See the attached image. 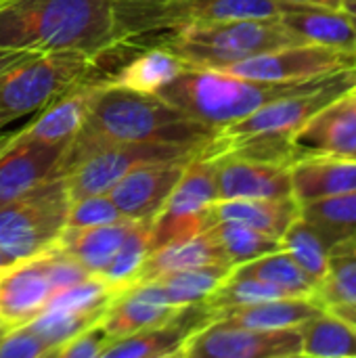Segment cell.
Listing matches in <instances>:
<instances>
[{"instance_id": "obj_16", "label": "cell", "mask_w": 356, "mask_h": 358, "mask_svg": "<svg viewBox=\"0 0 356 358\" xmlns=\"http://www.w3.org/2000/svg\"><path fill=\"white\" fill-rule=\"evenodd\" d=\"M191 159H170L136 166L124 178H120L107 195L113 199L124 218L151 222L168 201Z\"/></svg>"}, {"instance_id": "obj_6", "label": "cell", "mask_w": 356, "mask_h": 358, "mask_svg": "<svg viewBox=\"0 0 356 358\" xmlns=\"http://www.w3.org/2000/svg\"><path fill=\"white\" fill-rule=\"evenodd\" d=\"M120 42L172 34L191 25L279 19V0H111Z\"/></svg>"}, {"instance_id": "obj_40", "label": "cell", "mask_w": 356, "mask_h": 358, "mask_svg": "<svg viewBox=\"0 0 356 358\" xmlns=\"http://www.w3.org/2000/svg\"><path fill=\"white\" fill-rule=\"evenodd\" d=\"M109 336L103 323H94L78 336L69 338L55 350V358H101L103 348L107 346Z\"/></svg>"}, {"instance_id": "obj_41", "label": "cell", "mask_w": 356, "mask_h": 358, "mask_svg": "<svg viewBox=\"0 0 356 358\" xmlns=\"http://www.w3.org/2000/svg\"><path fill=\"white\" fill-rule=\"evenodd\" d=\"M325 310H329L332 315L340 317L342 321H346L348 325H353L356 329V302L336 304V306H329V308H325Z\"/></svg>"}, {"instance_id": "obj_12", "label": "cell", "mask_w": 356, "mask_h": 358, "mask_svg": "<svg viewBox=\"0 0 356 358\" xmlns=\"http://www.w3.org/2000/svg\"><path fill=\"white\" fill-rule=\"evenodd\" d=\"M353 67H356V52L319 44H292L225 65L220 71L264 82H300Z\"/></svg>"}, {"instance_id": "obj_46", "label": "cell", "mask_w": 356, "mask_h": 358, "mask_svg": "<svg viewBox=\"0 0 356 358\" xmlns=\"http://www.w3.org/2000/svg\"><path fill=\"white\" fill-rule=\"evenodd\" d=\"M8 262H13V260H10V258L0 250V266H2V264H8Z\"/></svg>"}, {"instance_id": "obj_5", "label": "cell", "mask_w": 356, "mask_h": 358, "mask_svg": "<svg viewBox=\"0 0 356 358\" xmlns=\"http://www.w3.org/2000/svg\"><path fill=\"white\" fill-rule=\"evenodd\" d=\"M99 57L84 52H31L0 71V132L25 115L38 113L73 86L101 80Z\"/></svg>"}, {"instance_id": "obj_21", "label": "cell", "mask_w": 356, "mask_h": 358, "mask_svg": "<svg viewBox=\"0 0 356 358\" xmlns=\"http://www.w3.org/2000/svg\"><path fill=\"white\" fill-rule=\"evenodd\" d=\"M356 191V157L308 155L292 166V195L308 203Z\"/></svg>"}, {"instance_id": "obj_19", "label": "cell", "mask_w": 356, "mask_h": 358, "mask_svg": "<svg viewBox=\"0 0 356 358\" xmlns=\"http://www.w3.org/2000/svg\"><path fill=\"white\" fill-rule=\"evenodd\" d=\"M279 21L306 44L356 52V27L342 6L281 2Z\"/></svg>"}, {"instance_id": "obj_50", "label": "cell", "mask_w": 356, "mask_h": 358, "mask_svg": "<svg viewBox=\"0 0 356 358\" xmlns=\"http://www.w3.org/2000/svg\"><path fill=\"white\" fill-rule=\"evenodd\" d=\"M2 2H6V0H0V4H2Z\"/></svg>"}, {"instance_id": "obj_10", "label": "cell", "mask_w": 356, "mask_h": 358, "mask_svg": "<svg viewBox=\"0 0 356 358\" xmlns=\"http://www.w3.org/2000/svg\"><path fill=\"white\" fill-rule=\"evenodd\" d=\"M356 84V67L338 71L327 84L275 99L243 120L225 126L214 136L216 141H237L245 136H281L292 138L317 111L329 105Z\"/></svg>"}, {"instance_id": "obj_39", "label": "cell", "mask_w": 356, "mask_h": 358, "mask_svg": "<svg viewBox=\"0 0 356 358\" xmlns=\"http://www.w3.org/2000/svg\"><path fill=\"white\" fill-rule=\"evenodd\" d=\"M52 357L50 344L29 325L10 327L0 338V358H44Z\"/></svg>"}, {"instance_id": "obj_36", "label": "cell", "mask_w": 356, "mask_h": 358, "mask_svg": "<svg viewBox=\"0 0 356 358\" xmlns=\"http://www.w3.org/2000/svg\"><path fill=\"white\" fill-rule=\"evenodd\" d=\"M277 298H292V296H287L277 285H271L254 277H243L231 271L229 277L210 294V298H206V304L212 306L216 313H222L229 308L258 304V302L277 300Z\"/></svg>"}, {"instance_id": "obj_20", "label": "cell", "mask_w": 356, "mask_h": 358, "mask_svg": "<svg viewBox=\"0 0 356 358\" xmlns=\"http://www.w3.org/2000/svg\"><path fill=\"white\" fill-rule=\"evenodd\" d=\"M174 313L176 308L162 298L153 281H136L115 294L101 323L113 340L162 325Z\"/></svg>"}, {"instance_id": "obj_26", "label": "cell", "mask_w": 356, "mask_h": 358, "mask_svg": "<svg viewBox=\"0 0 356 358\" xmlns=\"http://www.w3.org/2000/svg\"><path fill=\"white\" fill-rule=\"evenodd\" d=\"M206 264H229V260L225 252L220 250V245L204 231L199 235L176 239L149 252L138 271L136 281H149V279H157L176 271L206 266Z\"/></svg>"}, {"instance_id": "obj_11", "label": "cell", "mask_w": 356, "mask_h": 358, "mask_svg": "<svg viewBox=\"0 0 356 358\" xmlns=\"http://www.w3.org/2000/svg\"><path fill=\"white\" fill-rule=\"evenodd\" d=\"M302 357L298 327L254 329L216 319L185 346L183 358H292Z\"/></svg>"}, {"instance_id": "obj_1", "label": "cell", "mask_w": 356, "mask_h": 358, "mask_svg": "<svg viewBox=\"0 0 356 358\" xmlns=\"http://www.w3.org/2000/svg\"><path fill=\"white\" fill-rule=\"evenodd\" d=\"M218 130L208 128L159 94H147L97 80L82 128L67 143L59 176H65L92 151L115 143H172L206 147Z\"/></svg>"}, {"instance_id": "obj_7", "label": "cell", "mask_w": 356, "mask_h": 358, "mask_svg": "<svg viewBox=\"0 0 356 358\" xmlns=\"http://www.w3.org/2000/svg\"><path fill=\"white\" fill-rule=\"evenodd\" d=\"M71 197L65 176H50L0 206V250L10 260L42 254L67 227Z\"/></svg>"}, {"instance_id": "obj_2", "label": "cell", "mask_w": 356, "mask_h": 358, "mask_svg": "<svg viewBox=\"0 0 356 358\" xmlns=\"http://www.w3.org/2000/svg\"><path fill=\"white\" fill-rule=\"evenodd\" d=\"M120 44L111 0H6L0 48L101 57Z\"/></svg>"}, {"instance_id": "obj_22", "label": "cell", "mask_w": 356, "mask_h": 358, "mask_svg": "<svg viewBox=\"0 0 356 358\" xmlns=\"http://www.w3.org/2000/svg\"><path fill=\"white\" fill-rule=\"evenodd\" d=\"M134 55L120 67H115L107 82L147 94H157L168 82H172L187 65L162 44L132 40L128 42Z\"/></svg>"}, {"instance_id": "obj_3", "label": "cell", "mask_w": 356, "mask_h": 358, "mask_svg": "<svg viewBox=\"0 0 356 358\" xmlns=\"http://www.w3.org/2000/svg\"><path fill=\"white\" fill-rule=\"evenodd\" d=\"M336 73L300 82H264L233 76L220 69L185 67L157 94L191 120L208 128L222 130L275 99L319 88Z\"/></svg>"}, {"instance_id": "obj_48", "label": "cell", "mask_w": 356, "mask_h": 358, "mask_svg": "<svg viewBox=\"0 0 356 358\" xmlns=\"http://www.w3.org/2000/svg\"><path fill=\"white\" fill-rule=\"evenodd\" d=\"M346 241H350L353 245H356V235H355V237H350V239H346Z\"/></svg>"}, {"instance_id": "obj_28", "label": "cell", "mask_w": 356, "mask_h": 358, "mask_svg": "<svg viewBox=\"0 0 356 358\" xmlns=\"http://www.w3.org/2000/svg\"><path fill=\"white\" fill-rule=\"evenodd\" d=\"M298 329L302 357L356 358V329L329 310L304 321Z\"/></svg>"}, {"instance_id": "obj_18", "label": "cell", "mask_w": 356, "mask_h": 358, "mask_svg": "<svg viewBox=\"0 0 356 358\" xmlns=\"http://www.w3.org/2000/svg\"><path fill=\"white\" fill-rule=\"evenodd\" d=\"M212 157V155H210ZM216 193L222 199L292 197V168L281 164L216 155Z\"/></svg>"}, {"instance_id": "obj_33", "label": "cell", "mask_w": 356, "mask_h": 358, "mask_svg": "<svg viewBox=\"0 0 356 358\" xmlns=\"http://www.w3.org/2000/svg\"><path fill=\"white\" fill-rule=\"evenodd\" d=\"M315 298L323 308L356 302V245L340 241L329 250L327 275L319 283Z\"/></svg>"}, {"instance_id": "obj_38", "label": "cell", "mask_w": 356, "mask_h": 358, "mask_svg": "<svg viewBox=\"0 0 356 358\" xmlns=\"http://www.w3.org/2000/svg\"><path fill=\"white\" fill-rule=\"evenodd\" d=\"M122 218L124 216L113 203V199L107 193H101V195H88L71 201L67 214V227L73 229L101 227V224H113Z\"/></svg>"}, {"instance_id": "obj_9", "label": "cell", "mask_w": 356, "mask_h": 358, "mask_svg": "<svg viewBox=\"0 0 356 358\" xmlns=\"http://www.w3.org/2000/svg\"><path fill=\"white\" fill-rule=\"evenodd\" d=\"M206 147L172 145V143L105 145L92 151L90 155H86L65 174L69 197L71 201H76L88 195L109 193V189L136 166L153 164V162H170V159H191L197 153H201Z\"/></svg>"}, {"instance_id": "obj_47", "label": "cell", "mask_w": 356, "mask_h": 358, "mask_svg": "<svg viewBox=\"0 0 356 358\" xmlns=\"http://www.w3.org/2000/svg\"><path fill=\"white\" fill-rule=\"evenodd\" d=\"M8 329H10V327H8L6 323H2V321H0V338H2V336H4V334L8 331Z\"/></svg>"}, {"instance_id": "obj_24", "label": "cell", "mask_w": 356, "mask_h": 358, "mask_svg": "<svg viewBox=\"0 0 356 358\" xmlns=\"http://www.w3.org/2000/svg\"><path fill=\"white\" fill-rule=\"evenodd\" d=\"M132 224V218H122L113 224L101 227H65L52 248L78 260L90 275H99L118 254Z\"/></svg>"}, {"instance_id": "obj_13", "label": "cell", "mask_w": 356, "mask_h": 358, "mask_svg": "<svg viewBox=\"0 0 356 358\" xmlns=\"http://www.w3.org/2000/svg\"><path fill=\"white\" fill-rule=\"evenodd\" d=\"M52 248L0 266V321L19 327L44 313L59 292L52 273Z\"/></svg>"}, {"instance_id": "obj_23", "label": "cell", "mask_w": 356, "mask_h": 358, "mask_svg": "<svg viewBox=\"0 0 356 358\" xmlns=\"http://www.w3.org/2000/svg\"><path fill=\"white\" fill-rule=\"evenodd\" d=\"M298 216L300 203L294 195L279 199H222L210 208V224L218 220L239 222L275 239H281Z\"/></svg>"}, {"instance_id": "obj_42", "label": "cell", "mask_w": 356, "mask_h": 358, "mask_svg": "<svg viewBox=\"0 0 356 358\" xmlns=\"http://www.w3.org/2000/svg\"><path fill=\"white\" fill-rule=\"evenodd\" d=\"M27 55H31L29 50H10V48H0V71L10 67L13 63L25 59Z\"/></svg>"}, {"instance_id": "obj_49", "label": "cell", "mask_w": 356, "mask_h": 358, "mask_svg": "<svg viewBox=\"0 0 356 358\" xmlns=\"http://www.w3.org/2000/svg\"><path fill=\"white\" fill-rule=\"evenodd\" d=\"M353 90H356V84H355V86H353Z\"/></svg>"}, {"instance_id": "obj_44", "label": "cell", "mask_w": 356, "mask_h": 358, "mask_svg": "<svg viewBox=\"0 0 356 358\" xmlns=\"http://www.w3.org/2000/svg\"><path fill=\"white\" fill-rule=\"evenodd\" d=\"M342 8L353 17V21H355V27H356V0H342Z\"/></svg>"}, {"instance_id": "obj_27", "label": "cell", "mask_w": 356, "mask_h": 358, "mask_svg": "<svg viewBox=\"0 0 356 358\" xmlns=\"http://www.w3.org/2000/svg\"><path fill=\"white\" fill-rule=\"evenodd\" d=\"M323 310L325 308L319 304L315 296L277 298V300L222 310L218 313V319L241 327H254V329H287V327H300L304 321L317 317Z\"/></svg>"}, {"instance_id": "obj_34", "label": "cell", "mask_w": 356, "mask_h": 358, "mask_svg": "<svg viewBox=\"0 0 356 358\" xmlns=\"http://www.w3.org/2000/svg\"><path fill=\"white\" fill-rule=\"evenodd\" d=\"M283 250L319 283L327 275L329 266V245L319 235V231L298 216L281 237Z\"/></svg>"}, {"instance_id": "obj_32", "label": "cell", "mask_w": 356, "mask_h": 358, "mask_svg": "<svg viewBox=\"0 0 356 358\" xmlns=\"http://www.w3.org/2000/svg\"><path fill=\"white\" fill-rule=\"evenodd\" d=\"M206 233L220 245V250L225 252V256L233 268L239 264H245L250 260H256L260 256L283 250L281 239H275L262 231H256V229L239 224V222L218 220V222H212L206 229Z\"/></svg>"}, {"instance_id": "obj_30", "label": "cell", "mask_w": 356, "mask_h": 358, "mask_svg": "<svg viewBox=\"0 0 356 358\" xmlns=\"http://www.w3.org/2000/svg\"><path fill=\"white\" fill-rule=\"evenodd\" d=\"M231 271L233 268L229 264H206V266L176 271V273L149 279V281L155 283L162 298L170 306L180 308V306L204 302L206 298H210V294L229 277Z\"/></svg>"}, {"instance_id": "obj_35", "label": "cell", "mask_w": 356, "mask_h": 358, "mask_svg": "<svg viewBox=\"0 0 356 358\" xmlns=\"http://www.w3.org/2000/svg\"><path fill=\"white\" fill-rule=\"evenodd\" d=\"M149 220H134L122 248L97 277H101L118 289L134 283L149 254Z\"/></svg>"}, {"instance_id": "obj_17", "label": "cell", "mask_w": 356, "mask_h": 358, "mask_svg": "<svg viewBox=\"0 0 356 358\" xmlns=\"http://www.w3.org/2000/svg\"><path fill=\"white\" fill-rule=\"evenodd\" d=\"M296 162L308 155H356V90L317 111L294 136Z\"/></svg>"}, {"instance_id": "obj_45", "label": "cell", "mask_w": 356, "mask_h": 358, "mask_svg": "<svg viewBox=\"0 0 356 358\" xmlns=\"http://www.w3.org/2000/svg\"><path fill=\"white\" fill-rule=\"evenodd\" d=\"M15 132V130H13ZM13 132H0V149L10 141V136H13Z\"/></svg>"}, {"instance_id": "obj_25", "label": "cell", "mask_w": 356, "mask_h": 358, "mask_svg": "<svg viewBox=\"0 0 356 358\" xmlns=\"http://www.w3.org/2000/svg\"><path fill=\"white\" fill-rule=\"evenodd\" d=\"M94 82L97 80H88L73 86L44 109H40L29 124L19 128V132L27 138L46 143H69L84 124Z\"/></svg>"}, {"instance_id": "obj_51", "label": "cell", "mask_w": 356, "mask_h": 358, "mask_svg": "<svg viewBox=\"0 0 356 358\" xmlns=\"http://www.w3.org/2000/svg\"><path fill=\"white\" fill-rule=\"evenodd\" d=\"M355 157H356V155H355Z\"/></svg>"}, {"instance_id": "obj_43", "label": "cell", "mask_w": 356, "mask_h": 358, "mask_svg": "<svg viewBox=\"0 0 356 358\" xmlns=\"http://www.w3.org/2000/svg\"><path fill=\"white\" fill-rule=\"evenodd\" d=\"M279 2H296V4H325V6H342V0H279Z\"/></svg>"}, {"instance_id": "obj_31", "label": "cell", "mask_w": 356, "mask_h": 358, "mask_svg": "<svg viewBox=\"0 0 356 358\" xmlns=\"http://www.w3.org/2000/svg\"><path fill=\"white\" fill-rule=\"evenodd\" d=\"M300 216L319 231L332 250L356 235V191L302 203Z\"/></svg>"}, {"instance_id": "obj_14", "label": "cell", "mask_w": 356, "mask_h": 358, "mask_svg": "<svg viewBox=\"0 0 356 358\" xmlns=\"http://www.w3.org/2000/svg\"><path fill=\"white\" fill-rule=\"evenodd\" d=\"M218 319V313L204 302L187 304L162 325L113 338L103 348L101 358H166L183 357L187 342Z\"/></svg>"}, {"instance_id": "obj_4", "label": "cell", "mask_w": 356, "mask_h": 358, "mask_svg": "<svg viewBox=\"0 0 356 358\" xmlns=\"http://www.w3.org/2000/svg\"><path fill=\"white\" fill-rule=\"evenodd\" d=\"M149 38H153L151 44H162L170 52H174L187 67L208 69H220L225 65L243 61L266 50L292 44H306L279 19L214 21Z\"/></svg>"}, {"instance_id": "obj_29", "label": "cell", "mask_w": 356, "mask_h": 358, "mask_svg": "<svg viewBox=\"0 0 356 358\" xmlns=\"http://www.w3.org/2000/svg\"><path fill=\"white\" fill-rule=\"evenodd\" d=\"M233 273L277 285L279 289H283L292 298L315 296V292L319 287V281L313 279L306 271H302V266L285 250L260 256V258L250 260L245 264H239L233 268Z\"/></svg>"}, {"instance_id": "obj_37", "label": "cell", "mask_w": 356, "mask_h": 358, "mask_svg": "<svg viewBox=\"0 0 356 358\" xmlns=\"http://www.w3.org/2000/svg\"><path fill=\"white\" fill-rule=\"evenodd\" d=\"M107 310H63V308H46L34 321L25 323L34 331H38L55 350L65 344L69 338L88 329L94 323H101Z\"/></svg>"}, {"instance_id": "obj_15", "label": "cell", "mask_w": 356, "mask_h": 358, "mask_svg": "<svg viewBox=\"0 0 356 358\" xmlns=\"http://www.w3.org/2000/svg\"><path fill=\"white\" fill-rule=\"evenodd\" d=\"M67 143L27 138L19 130L0 149V206L59 174Z\"/></svg>"}, {"instance_id": "obj_8", "label": "cell", "mask_w": 356, "mask_h": 358, "mask_svg": "<svg viewBox=\"0 0 356 358\" xmlns=\"http://www.w3.org/2000/svg\"><path fill=\"white\" fill-rule=\"evenodd\" d=\"M214 201H218L216 162L201 151L187 164L168 201L151 220L149 252L204 233L210 227V208Z\"/></svg>"}]
</instances>
